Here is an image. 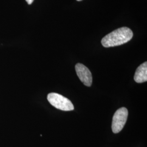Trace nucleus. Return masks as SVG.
Listing matches in <instances>:
<instances>
[{
	"mask_svg": "<svg viewBox=\"0 0 147 147\" xmlns=\"http://www.w3.org/2000/svg\"><path fill=\"white\" fill-rule=\"evenodd\" d=\"M133 37V32L128 27L118 28L106 35L101 40V44L105 47L121 45L129 42Z\"/></svg>",
	"mask_w": 147,
	"mask_h": 147,
	"instance_id": "obj_1",
	"label": "nucleus"
},
{
	"mask_svg": "<svg viewBox=\"0 0 147 147\" xmlns=\"http://www.w3.org/2000/svg\"><path fill=\"white\" fill-rule=\"evenodd\" d=\"M47 98L50 104L58 110L70 111L74 109L73 104L71 101L62 95L51 93L47 95Z\"/></svg>",
	"mask_w": 147,
	"mask_h": 147,
	"instance_id": "obj_2",
	"label": "nucleus"
},
{
	"mask_svg": "<svg viewBox=\"0 0 147 147\" xmlns=\"http://www.w3.org/2000/svg\"><path fill=\"white\" fill-rule=\"evenodd\" d=\"M127 116L128 111L125 107H121L116 111L112 123V130L113 133L117 134L123 129L126 123Z\"/></svg>",
	"mask_w": 147,
	"mask_h": 147,
	"instance_id": "obj_3",
	"label": "nucleus"
},
{
	"mask_svg": "<svg viewBox=\"0 0 147 147\" xmlns=\"http://www.w3.org/2000/svg\"><path fill=\"white\" fill-rule=\"evenodd\" d=\"M76 74L81 81L84 84L90 87L92 84V75L88 68L81 63H78L75 65Z\"/></svg>",
	"mask_w": 147,
	"mask_h": 147,
	"instance_id": "obj_4",
	"label": "nucleus"
},
{
	"mask_svg": "<svg viewBox=\"0 0 147 147\" xmlns=\"http://www.w3.org/2000/svg\"><path fill=\"white\" fill-rule=\"evenodd\" d=\"M134 80L137 83H143L147 81V62L141 64L136 69L135 74Z\"/></svg>",
	"mask_w": 147,
	"mask_h": 147,
	"instance_id": "obj_5",
	"label": "nucleus"
},
{
	"mask_svg": "<svg viewBox=\"0 0 147 147\" xmlns=\"http://www.w3.org/2000/svg\"><path fill=\"white\" fill-rule=\"evenodd\" d=\"M26 1L28 5H31L32 3H33V2L34 1V0H26Z\"/></svg>",
	"mask_w": 147,
	"mask_h": 147,
	"instance_id": "obj_6",
	"label": "nucleus"
},
{
	"mask_svg": "<svg viewBox=\"0 0 147 147\" xmlns=\"http://www.w3.org/2000/svg\"><path fill=\"white\" fill-rule=\"evenodd\" d=\"M78 1H82V0H77Z\"/></svg>",
	"mask_w": 147,
	"mask_h": 147,
	"instance_id": "obj_7",
	"label": "nucleus"
}]
</instances>
